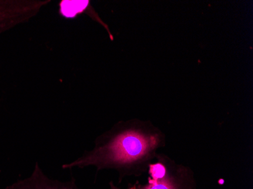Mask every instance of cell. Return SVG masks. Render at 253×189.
Wrapping results in <instances>:
<instances>
[{
	"mask_svg": "<svg viewBox=\"0 0 253 189\" xmlns=\"http://www.w3.org/2000/svg\"><path fill=\"white\" fill-rule=\"evenodd\" d=\"M4 189H82L76 184L75 178L61 182L48 177L37 162L32 174L28 178L19 180Z\"/></svg>",
	"mask_w": 253,
	"mask_h": 189,
	"instance_id": "obj_4",
	"label": "cell"
},
{
	"mask_svg": "<svg viewBox=\"0 0 253 189\" xmlns=\"http://www.w3.org/2000/svg\"><path fill=\"white\" fill-rule=\"evenodd\" d=\"M146 173L149 177L144 184L136 182L122 189L110 182L109 189H197L193 170L163 153H158Z\"/></svg>",
	"mask_w": 253,
	"mask_h": 189,
	"instance_id": "obj_2",
	"label": "cell"
},
{
	"mask_svg": "<svg viewBox=\"0 0 253 189\" xmlns=\"http://www.w3.org/2000/svg\"><path fill=\"white\" fill-rule=\"evenodd\" d=\"M89 5V1L62 0L59 2V13L65 18H75L78 14L86 11Z\"/></svg>",
	"mask_w": 253,
	"mask_h": 189,
	"instance_id": "obj_5",
	"label": "cell"
},
{
	"mask_svg": "<svg viewBox=\"0 0 253 189\" xmlns=\"http://www.w3.org/2000/svg\"><path fill=\"white\" fill-rule=\"evenodd\" d=\"M49 0H0V34L29 21Z\"/></svg>",
	"mask_w": 253,
	"mask_h": 189,
	"instance_id": "obj_3",
	"label": "cell"
},
{
	"mask_svg": "<svg viewBox=\"0 0 253 189\" xmlns=\"http://www.w3.org/2000/svg\"><path fill=\"white\" fill-rule=\"evenodd\" d=\"M94 148L62 169L96 167V172L114 170L119 184L125 177H139L147 172L158 150L166 146L163 132L151 122L132 119L119 121L96 138Z\"/></svg>",
	"mask_w": 253,
	"mask_h": 189,
	"instance_id": "obj_1",
	"label": "cell"
}]
</instances>
